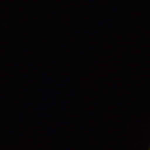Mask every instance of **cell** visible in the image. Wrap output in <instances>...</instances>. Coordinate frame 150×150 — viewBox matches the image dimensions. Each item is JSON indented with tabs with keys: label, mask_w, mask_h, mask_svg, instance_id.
<instances>
[]
</instances>
